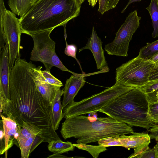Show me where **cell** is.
<instances>
[{
    "instance_id": "obj_1",
    "label": "cell",
    "mask_w": 158,
    "mask_h": 158,
    "mask_svg": "<svg viewBox=\"0 0 158 158\" xmlns=\"http://www.w3.org/2000/svg\"><path fill=\"white\" fill-rule=\"evenodd\" d=\"M35 66L25 59L16 60L10 75V99L0 98V112L21 127L23 122L36 126L48 143L60 139L54 128L51 104L38 91L33 78Z\"/></svg>"
},
{
    "instance_id": "obj_2",
    "label": "cell",
    "mask_w": 158,
    "mask_h": 158,
    "mask_svg": "<svg viewBox=\"0 0 158 158\" xmlns=\"http://www.w3.org/2000/svg\"><path fill=\"white\" fill-rule=\"evenodd\" d=\"M81 6L77 0H38L19 19L22 33L30 36L64 26L79 15Z\"/></svg>"
},
{
    "instance_id": "obj_3",
    "label": "cell",
    "mask_w": 158,
    "mask_h": 158,
    "mask_svg": "<svg viewBox=\"0 0 158 158\" xmlns=\"http://www.w3.org/2000/svg\"><path fill=\"white\" fill-rule=\"evenodd\" d=\"M133 132L131 127L109 116L96 118L83 115L65 118L60 131L64 139L73 137L77 139V143L84 144Z\"/></svg>"
},
{
    "instance_id": "obj_4",
    "label": "cell",
    "mask_w": 158,
    "mask_h": 158,
    "mask_svg": "<svg viewBox=\"0 0 158 158\" xmlns=\"http://www.w3.org/2000/svg\"><path fill=\"white\" fill-rule=\"evenodd\" d=\"M149 103L140 88L135 87L117 98L99 111L131 127L149 130L154 123L147 118Z\"/></svg>"
},
{
    "instance_id": "obj_5",
    "label": "cell",
    "mask_w": 158,
    "mask_h": 158,
    "mask_svg": "<svg viewBox=\"0 0 158 158\" xmlns=\"http://www.w3.org/2000/svg\"><path fill=\"white\" fill-rule=\"evenodd\" d=\"M135 87L120 84L116 82L112 86L98 93L78 102L70 103L63 110L64 117H69L96 113L117 98Z\"/></svg>"
},
{
    "instance_id": "obj_6",
    "label": "cell",
    "mask_w": 158,
    "mask_h": 158,
    "mask_svg": "<svg viewBox=\"0 0 158 158\" xmlns=\"http://www.w3.org/2000/svg\"><path fill=\"white\" fill-rule=\"evenodd\" d=\"M155 65L150 60L138 56L116 68V82L125 86L140 88L149 81Z\"/></svg>"
},
{
    "instance_id": "obj_7",
    "label": "cell",
    "mask_w": 158,
    "mask_h": 158,
    "mask_svg": "<svg viewBox=\"0 0 158 158\" xmlns=\"http://www.w3.org/2000/svg\"><path fill=\"white\" fill-rule=\"evenodd\" d=\"M22 33L19 19L16 15L6 9L3 26L0 27V50L7 45L9 50V62L10 70L16 60L20 58L21 35Z\"/></svg>"
},
{
    "instance_id": "obj_8",
    "label": "cell",
    "mask_w": 158,
    "mask_h": 158,
    "mask_svg": "<svg viewBox=\"0 0 158 158\" xmlns=\"http://www.w3.org/2000/svg\"><path fill=\"white\" fill-rule=\"evenodd\" d=\"M141 18L136 10L129 14L116 33L114 40L105 45L104 48L108 54L124 57L128 56L130 42L139 27Z\"/></svg>"
},
{
    "instance_id": "obj_9",
    "label": "cell",
    "mask_w": 158,
    "mask_h": 158,
    "mask_svg": "<svg viewBox=\"0 0 158 158\" xmlns=\"http://www.w3.org/2000/svg\"><path fill=\"white\" fill-rule=\"evenodd\" d=\"M53 29L36 32L31 35L34 47L31 53L30 59L34 61H40L44 65L46 70L50 72L53 66L52 59L56 54L55 43L50 37Z\"/></svg>"
},
{
    "instance_id": "obj_10",
    "label": "cell",
    "mask_w": 158,
    "mask_h": 158,
    "mask_svg": "<svg viewBox=\"0 0 158 158\" xmlns=\"http://www.w3.org/2000/svg\"><path fill=\"white\" fill-rule=\"evenodd\" d=\"M121 147L134 149V153L128 158L136 157L149 148L151 138L149 135L143 132H134L129 135L125 134L119 135Z\"/></svg>"
},
{
    "instance_id": "obj_11",
    "label": "cell",
    "mask_w": 158,
    "mask_h": 158,
    "mask_svg": "<svg viewBox=\"0 0 158 158\" xmlns=\"http://www.w3.org/2000/svg\"><path fill=\"white\" fill-rule=\"evenodd\" d=\"M104 72V70L102 69L100 71L90 74H82L81 75L77 76L73 75L67 79L63 89L64 93L62 102L63 108L74 101V97L85 84V77Z\"/></svg>"
},
{
    "instance_id": "obj_12",
    "label": "cell",
    "mask_w": 158,
    "mask_h": 158,
    "mask_svg": "<svg viewBox=\"0 0 158 158\" xmlns=\"http://www.w3.org/2000/svg\"><path fill=\"white\" fill-rule=\"evenodd\" d=\"M0 98L10 99L8 47L6 44L0 52Z\"/></svg>"
},
{
    "instance_id": "obj_13",
    "label": "cell",
    "mask_w": 158,
    "mask_h": 158,
    "mask_svg": "<svg viewBox=\"0 0 158 158\" xmlns=\"http://www.w3.org/2000/svg\"><path fill=\"white\" fill-rule=\"evenodd\" d=\"M86 45L79 49V53L85 49H89L92 52L96 61L97 69L101 70L107 66L104 56V51L102 47V42L98 37L93 27L90 37Z\"/></svg>"
},
{
    "instance_id": "obj_14",
    "label": "cell",
    "mask_w": 158,
    "mask_h": 158,
    "mask_svg": "<svg viewBox=\"0 0 158 158\" xmlns=\"http://www.w3.org/2000/svg\"><path fill=\"white\" fill-rule=\"evenodd\" d=\"M0 116L2 121L4 131L5 142V153L14 144L19 148L18 137L21 127L16 122L9 117L3 115L0 113Z\"/></svg>"
},
{
    "instance_id": "obj_15",
    "label": "cell",
    "mask_w": 158,
    "mask_h": 158,
    "mask_svg": "<svg viewBox=\"0 0 158 158\" xmlns=\"http://www.w3.org/2000/svg\"><path fill=\"white\" fill-rule=\"evenodd\" d=\"M22 158H28L31 153L41 143L46 142L38 134L18 140Z\"/></svg>"
},
{
    "instance_id": "obj_16",
    "label": "cell",
    "mask_w": 158,
    "mask_h": 158,
    "mask_svg": "<svg viewBox=\"0 0 158 158\" xmlns=\"http://www.w3.org/2000/svg\"><path fill=\"white\" fill-rule=\"evenodd\" d=\"M64 93L63 89H59L56 92L51 104L52 119L56 131L58 129L60 123L64 117L63 108L60 100L61 97Z\"/></svg>"
},
{
    "instance_id": "obj_17",
    "label": "cell",
    "mask_w": 158,
    "mask_h": 158,
    "mask_svg": "<svg viewBox=\"0 0 158 158\" xmlns=\"http://www.w3.org/2000/svg\"><path fill=\"white\" fill-rule=\"evenodd\" d=\"M34 80L38 91L44 99L51 104L60 87L42 81Z\"/></svg>"
},
{
    "instance_id": "obj_18",
    "label": "cell",
    "mask_w": 158,
    "mask_h": 158,
    "mask_svg": "<svg viewBox=\"0 0 158 158\" xmlns=\"http://www.w3.org/2000/svg\"><path fill=\"white\" fill-rule=\"evenodd\" d=\"M38 0H8L11 11L21 17L33 6Z\"/></svg>"
},
{
    "instance_id": "obj_19",
    "label": "cell",
    "mask_w": 158,
    "mask_h": 158,
    "mask_svg": "<svg viewBox=\"0 0 158 158\" xmlns=\"http://www.w3.org/2000/svg\"><path fill=\"white\" fill-rule=\"evenodd\" d=\"M75 148L71 142H63L60 139L50 141L48 145V150L55 154H61L70 151H73Z\"/></svg>"
},
{
    "instance_id": "obj_20",
    "label": "cell",
    "mask_w": 158,
    "mask_h": 158,
    "mask_svg": "<svg viewBox=\"0 0 158 158\" xmlns=\"http://www.w3.org/2000/svg\"><path fill=\"white\" fill-rule=\"evenodd\" d=\"M146 9L151 16L153 31L152 36L153 38L158 37V0H151Z\"/></svg>"
},
{
    "instance_id": "obj_21",
    "label": "cell",
    "mask_w": 158,
    "mask_h": 158,
    "mask_svg": "<svg viewBox=\"0 0 158 158\" xmlns=\"http://www.w3.org/2000/svg\"><path fill=\"white\" fill-rule=\"evenodd\" d=\"M140 88L146 94L149 103L158 102V80L148 81Z\"/></svg>"
},
{
    "instance_id": "obj_22",
    "label": "cell",
    "mask_w": 158,
    "mask_h": 158,
    "mask_svg": "<svg viewBox=\"0 0 158 158\" xmlns=\"http://www.w3.org/2000/svg\"><path fill=\"white\" fill-rule=\"evenodd\" d=\"M158 53V40L151 43L148 44L140 49L138 56L139 57L150 60Z\"/></svg>"
},
{
    "instance_id": "obj_23",
    "label": "cell",
    "mask_w": 158,
    "mask_h": 158,
    "mask_svg": "<svg viewBox=\"0 0 158 158\" xmlns=\"http://www.w3.org/2000/svg\"><path fill=\"white\" fill-rule=\"evenodd\" d=\"M73 145L79 149L87 151L94 158H98L100 153L107 150L106 147L100 145H91L82 143H74Z\"/></svg>"
},
{
    "instance_id": "obj_24",
    "label": "cell",
    "mask_w": 158,
    "mask_h": 158,
    "mask_svg": "<svg viewBox=\"0 0 158 158\" xmlns=\"http://www.w3.org/2000/svg\"><path fill=\"white\" fill-rule=\"evenodd\" d=\"M147 118L151 122L155 124L158 123V102L149 103Z\"/></svg>"
},
{
    "instance_id": "obj_25",
    "label": "cell",
    "mask_w": 158,
    "mask_h": 158,
    "mask_svg": "<svg viewBox=\"0 0 158 158\" xmlns=\"http://www.w3.org/2000/svg\"><path fill=\"white\" fill-rule=\"evenodd\" d=\"M99 145L106 147L111 146H121L119 135L110 136L100 139L98 141Z\"/></svg>"
},
{
    "instance_id": "obj_26",
    "label": "cell",
    "mask_w": 158,
    "mask_h": 158,
    "mask_svg": "<svg viewBox=\"0 0 158 158\" xmlns=\"http://www.w3.org/2000/svg\"><path fill=\"white\" fill-rule=\"evenodd\" d=\"M64 37L66 42V47L64 51L65 54L68 56L74 58L76 60L80 66L82 74H85V73L82 70L80 63L76 57V53L77 50V47L74 44H68L66 41L67 36L66 33H65Z\"/></svg>"
},
{
    "instance_id": "obj_27",
    "label": "cell",
    "mask_w": 158,
    "mask_h": 158,
    "mask_svg": "<svg viewBox=\"0 0 158 158\" xmlns=\"http://www.w3.org/2000/svg\"><path fill=\"white\" fill-rule=\"evenodd\" d=\"M136 158H158V142L152 148H149L137 156Z\"/></svg>"
},
{
    "instance_id": "obj_28",
    "label": "cell",
    "mask_w": 158,
    "mask_h": 158,
    "mask_svg": "<svg viewBox=\"0 0 158 158\" xmlns=\"http://www.w3.org/2000/svg\"><path fill=\"white\" fill-rule=\"evenodd\" d=\"M0 154L2 155L6 152L5 135L2 120L0 121Z\"/></svg>"
},
{
    "instance_id": "obj_29",
    "label": "cell",
    "mask_w": 158,
    "mask_h": 158,
    "mask_svg": "<svg viewBox=\"0 0 158 158\" xmlns=\"http://www.w3.org/2000/svg\"><path fill=\"white\" fill-rule=\"evenodd\" d=\"M149 134L151 139H154L158 142V125L154 123L152 126L148 130Z\"/></svg>"
},
{
    "instance_id": "obj_30",
    "label": "cell",
    "mask_w": 158,
    "mask_h": 158,
    "mask_svg": "<svg viewBox=\"0 0 158 158\" xmlns=\"http://www.w3.org/2000/svg\"><path fill=\"white\" fill-rule=\"evenodd\" d=\"M109 0H98L99 8L98 11L103 15L107 11Z\"/></svg>"
},
{
    "instance_id": "obj_31",
    "label": "cell",
    "mask_w": 158,
    "mask_h": 158,
    "mask_svg": "<svg viewBox=\"0 0 158 158\" xmlns=\"http://www.w3.org/2000/svg\"><path fill=\"white\" fill-rule=\"evenodd\" d=\"M158 80V65L155 66L151 72L149 77V81Z\"/></svg>"
},
{
    "instance_id": "obj_32",
    "label": "cell",
    "mask_w": 158,
    "mask_h": 158,
    "mask_svg": "<svg viewBox=\"0 0 158 158\" xmlns=\"http://www.w3.org/2000/svg\"><path fill=\"white\" fill-rule=\"evenodd\" d=\"M119 0H109L107 11L115 8Z\"/></svg>"
},
{
    "instance_id": "obj_33",
    "label": "cell",
    "mask_w": 158,
    "mask_h": 158,
    "mask_svg": "<svg viewBox=\"0 0 158 158\" xmlns=\"http://www.w3.org/2000/svg\"><path fill=\"white\" fill-rule=\"evenodd\" d=\"M142 0H128V1L127 4L126 5V6L124 8L123 10H122L121 11V13H123L125 12L127 8V7L131 3L134 2H139Z\"/></svg>"
},
{
    "instance_id": "obj_34",
    "label": "cell",
    "mask_w": 158,
    "mask_h": 158,
    "mask_svg": "<svg viewBox=\"0 0 158 158\" xmlns=\"http://www.w3.org/2000/svg\"><path fill=\"white\" fill-rule=\"evenodd\" d=\"M150 60L155 64V66L158 65V53L152 57Z\"/></svg>"
},
{
    "instance_id": "obj_35",
    "label": "cell",
    "mask_w": 158,
    "mask_h": 158,
    "mask_svg": "<svg viewBox=\"0 0 158 158\" xmlns=\"http://www.w3.org/2000/svg\"><path fill=\"white\" fill-rule=\"evenodd\" d=\"M52 157V158H64L68 157L67 156L61 155L60 154H55L53 153V154L49 156L47 158Z\"/></svg>"
},
{
    "instance_id": "obj_36",
    "label": "cell",
    "mask_w": 158,
    "mask_h": 158,
    "mask_svg": "<svg viewBox=\"0 0 158 158\" xmlns=\"http://www.w3.org/2000/svg\"><path fill=\"white\" fill-rule=\"evenodd\" d=\"M98 0H88L90 5L93 7L96 4Z\"/></svg>"
},
{
    "instance_id": "obj_37",
    "label": "cell",
    "mask_w": 158,
    "mask_h": 158,
    "mask_svg": "<svg viewBox=\"0 0 158 158\" xmlns=\"http://www.w3.org/2000/svg\"><path fill=\"white\" fill-rule=\"evenodd\" d=\"M80 5H81V4L85 0H77Z\"/></svg>"
}]
</instances>
